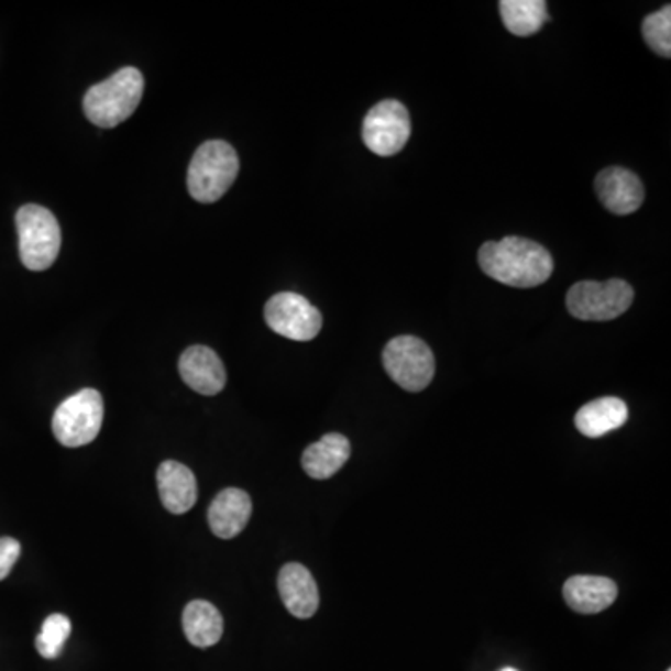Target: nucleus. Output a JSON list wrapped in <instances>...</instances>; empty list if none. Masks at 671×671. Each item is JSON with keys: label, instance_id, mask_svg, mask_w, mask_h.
<instances>
[{"label": "nucleus", "instance_id": "nucleus-19", "mask_svg": "<svg viewBox=\"0 0 671 671\" xmlns=\"http://www.w3.org/2000/svg\"><path fill=\"white\" fill-rule=\"evenodd\" d=\"M501 15L507 31L526 37L541 31L547 21V2L543 0H502Z\"/></svg>", "mask_w": 671, "mask_h": 671}, {"label": "nucleus", "instance_id": "nucleus-7", "mask_svg": "<svg viewBox=\"0 0 671 671\" xmlns=\"http://www.w3.org/2000/svg\"><path fill=\"white\" fill-rule=\"evenodd\" d=\"M383 364L392 381L405 391H424L435 377L433 353L416 336H397L391 340L383 353Z\"/></svg>", "mask_w": 671, "mask_h": 671}, {"label": "nucleus", "instance_id": "nucleus-15", "mask_svg": "<svg viewBox=\"0 0 671 671\" xmlns=\"http://www.w3.org/2000/svg\"><path fill=\"white\" fill-rule=\"evenodd\" d=\"M563 598L571 610L579 614H598L616 601V582L604 576L576 574L565 582Z\"/></svg>", "mask_w": 671, "mask_h": 671}, {"label": "nucleus", "instance_id": "nucleus-20", "mask_svg": "<svg viewBox=\"0 0 671 671\" xmlns=\"http://www.w3.org/2000/svg\"><path fill=\"white\" fill-rule=\"evenodd\" d=\"M72 635V622L62 614H53L42 625V632L36 638L37 653L43 659H56L61 654L62 647L66 646L67 638Z\"/></svg>", "mask_w": 671, "mask_h": 671}, {"label": "nucleus", "instance_id": "nucleus-6", "mask_svg": "<svg viewBox=\"0 0 671 671\" xmlns=\"http://www.w3.org/2000/svg\"><path fill=\"white\" fill-rule=\"evenodd\" d=\"M103 397L94 388L77 392L58 405L53 416V433L66 448L90 444L103 426Z\"/></svg>", "mask_w": 671, "mask_h": 671}, {"label": "nucleus", "instance_id": "nucleus-9", "mask_svg": "<svg viewBox=\"0 0 671 671\" xmlns=\"http://www.w3.org/2000/svg\"><path fill=\"white\" fill-rule=\"evenodd\" d=\"M268 329L294 342H310L321 332L323 318L310 300L299 294L284 292L265 305Z\"/></svg>", "mask_w": 671, "mask_h": 671}, {"label": "nucleus", "instance_id": "nucleus-16", "mask_svg": "<svg viewBox=\"0 0 671 671\" xmlns=\"http://www.w3.org/2000/svg\"><path fill=\"white\" fill-rule=\"evenodd\" d=\"M351 458V442L340 433L324 435L323 439L308 446L300 464L308 476L314 480H329Z\"/></svg>", "mask_w": 671, "mask_h": 671}, {"label": "nucleus", "instance_id": "nucleus-23", "mask_svg": "<svg viewBox=\"0 0 671 671\" xmlns=\"http://www.w3.org/2000/svg\"><path fill=\"white\" fill-rule=\"evenodd\" d=\"M502 671H519V670H515V668H504V670Z\"/></svg>", "mask_w": 671, "mask_h": 671}, {"label": "nucleus", "instance_id": "nucleus-4", "mask_svg": "<svg viewBox=\"0 0 671 671\" xmlns=\"http://www.w3.org/2000/svg\"><path fill=\"white\" fill-rule=\"evenodd\" d=\"M19 254L21 262L31 271H45L58 257L62 244L61 224L50 209L29 204L19 209Z\"/></svg>", "mask_w": 671, "mask_h": 671}, {"label": "nucleus", "instance_id": "nucleus-10", "mask_svg": "<svg viewBox=\"0 0 671 671\" xmlns=\"http://www.w3.org/2000/svg\"><path fill=\"white\" fill-rule=\"evenodd\" d=\"M179 375L201 396H215L227 386V370L219 354L204 345L185 349L179 356Z\"/></svg>", "mask_w": 671, "mask_h": 671}, {"label": "nucleus", "instance_id": "nucleus-8", "mask_svg": "<svg viewBox=\"0 0 671 671\" xmlns=\"http://www.w3.org/2000/svg\"><path fill=\"white\" fill-rule=\"evenodd\" d=\"M362 139L367 150L378 157L402 152L410 139L409 110L396 99L375 105L364 118Z\"/></svg>", "mask_w": 671, "mask_h": 671}, {"label": "nucleus", "instance_id": "nucleus-17", "mask_svg": "<svg viewBox=\"0 0 671 671\" xmlns=\"http://www.w3.org/2000/svg\"><path fill=\"white\" fill-rule=\"evenodd\" d=\"M627 420H629L627 403L619 397H598L576 413L574 426L584 437L598 439L614 429L622 428Z\"/></svg>", "mask_w": 671, "mask_h": 671}, {"label": "nucleus", "instance_id": "nucleus-22", "mask_svg": "<svg viewBox=\"0 0 671 671\" xmlns=\"http://www.w3.org/2000/svg\"><path fill=\"white\" fill-rule=\"evenodd\" d=\"M21 556V543L13 537H0V580L7 579Z\"/></svg>", "mask_w": 671, "mask_h": 671}, {"label": "nucleus", "instance_id": "nucleus-21", "mask_svg": "<svg viewBox=\"0 0 671 671\" xmlns=\"http://www.w3.org/2000/svg\"><path fill=\"white\" fill-rule=\"evenodd\" d=\"M644 40L657 55L671 56V7L660 8L644 19Z\"/></svg>", "mask_w": 671, "mask_h": 671}, {"label": "nucleus", "instance_id": "nucleus-13", "mask_svg": "<svg viewBox=\"0 0 671 671\" xmlns=\"http://www.w3.org/2000/svg\"><path fill=\"white\" fill-rule=\"evenodd\" d=\"M252 515V501L241 488L228 487L215 496L208 512L209 528L220 539H232L246 528Z\"/></svg>", "mask_w": 671, "mask_h": 671}, {"label": "nucleus", "instance_id": "nucleus-14", "mask_svg": "<svg viewBox=\"0 0 671 671\" xmlns=\"http://www.w3.org/2000/svg\"><path fill=\"white\" fill-rule=\"evenodd\" d=\"M161 502L172 515L190 512L198 498V485L193 470L177 461H165L157 469Z\"/></svg>", "mask_w": 671, "mask_h": 671}, {"label": "nucleus", "instance_id": "nucleus-5", "mask_svg": "<svg viewBox=\"0 0 671 671\" xmlns=\"http://www.w3.org/2000/svg\"><path fill=\"white\" fill-rule=\"evenodd\" d=\"M635 289L629 282H579L568 294V310L580 321H612L629 310Z\"/></svg>", "mask_w": 671, "mask_h": 671}, {"label": "nucleus", "instance_id": "nucleus-11", "mask_svg": "<svg viewBox=\"0 0 671 671\" xmlns=\"http://www.w3.org/2000/svg\"><path fill=\"white\" fill-rule=\"evenodd\" d=\"M595 189H597L604 208L619 217L638 211L646 198L640 177L625 168H617V166L606 168L598 174L595 179Z\"/></svg>", "mask_w": 671, "mask_h": 671}, {"label": "nucleus", "instance_id": "nucleus-3", "mask_svg": "<svg viewBox=\"0 0 671 671\" xmlns=\"http://www.w3.org/2000/svg\"><path fill=\"white\" fill-rule=\"evenodd\" d=\"M239 174L238 152L224 141L204 142L196 150L187 174V187L196 201L213 204L227 195Z\"/></svg>", "mask_w": 671, "mask_h": 671}, {"label": "nucleus", "instance_id": "nucleus-12", "mask_svg": "<svg viewBox=\"0 0 671 671\" xmlns=\"http://www.w3.org/2000/svg\"><path fill=\"white\" fill-rule=\"evenodd\" d=\"M278 593L292 616L310 619L319 608V590L310 571L300 563H287L278 574Z\"/></svg>", "mask_w": 671, "mask_h": 671}, {"label": "nucleus", "instance_id": "nucleus-18", "mask_svg": "<svg viewBox=\"0 0 671 671\" xmlns=\"http://www.w3.org/2000/svg\"><path fill=\"white\" fill-rule=\"evenodd\" d=\"M182 623H184L187 640L200 649L219 644L222 632H224L222 614L208 601H193L187 604Z\"/></svg>", "mask_w": 671, "mask_h": 671}, {"label": "nucleus", "instance_id": "nucleus-2", "mask_svg": "<svg viewBox=\"0 0 671 671\" xmlns=\"http://www.w3.org/2000/svg\"><path fill=\"white\" fill-rule=\"evenodd\" d=\"M144 77L136 67H123L85 96V114L94 125L112 129L131 118L141 105Z\"/></svg>", "mask_w": 671, "mask_h": 671}, {"label": "nucleus", "instance_id": "nucleus-24", "mask_svg": "<svg viewBox=\"0 0 671 671\" xmlns=\"http://www.w3.org/2000/svg\"><path fill=\"white\" fill-rule=\"evenodd\" d=\"M666 671H671V670H666Z\"/></svg>", "mask_w": 671, "mask_h": 671}, {"label": "nucleus", "instance_id": "nucleus-1", "mask_svg": "<svg viewBox=\"0 0 671 671\" xmlns=\"http://www.w3.org/2000/svg\"><path fill=\"white\" fill-rule=\"evenodd\" d=\"M480 267L493 280L512 287H536L549 280L554 262L550 252L530 239L506 238L480 249Z\"/></svg>", "mask_w": 671, "mask_h": 671}]
</instances>
